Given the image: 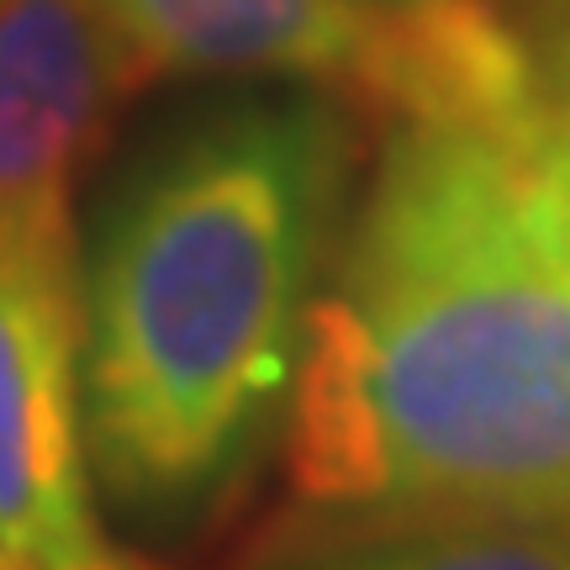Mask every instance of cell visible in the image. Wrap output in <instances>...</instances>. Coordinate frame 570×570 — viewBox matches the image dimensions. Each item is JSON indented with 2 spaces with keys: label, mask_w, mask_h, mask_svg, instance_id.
Returning a JSON list of instances; mask_svg holds the SVG:
<instances>
[{
  "label": "cell",
  "mask_w": 570,
  "mask_h": 570,
  "mask_svg": "<svg viewBox=\"0 0 570 570\" xmlns=\"http://www.w3.org/2000/svg\"><path fill=\"white\" fill-rule=\"evenodd\" d=\"M285 402L317 533L570 518V185L539 32L417 0Z\"/></svg>",
  "instance_id": "obj_1"
},
{
  "label": "cell",
  "mask_w": 570,
  "mask_h": 570,
  "mask_svg": "<svg viewBox=\"0 0 570 570\" xmlns=\"http://www.w3.org/2000/svg\"><path fill=\"white\" fill-rule=\"evenodd\" d=\"M348 159L327 101H248L169 132L117 185L85 259V444L122 512L190 518L265 444Z\"/></svg>",
  "instance_id": "obj_2"
},
{
  "label": "cell",
  "mask_w": 570,
  "mask_h": 570,
  "mask_svg": "<svg viewBox=\"0 0 570 570\" xmlns=\"http://www.w3.org/2000/svg\"><path fill=\"white\" fill-rule=\"evenodd\" d=\"M96 550L80 233L0 217V570H69Z\"/></svg>",
  "instance_id": "obj_3"
},
{
  "label": "cell",
  "mask_w": 570,
  "mask_h": 570,
  "mask_svg": "<svg viewBox=\"0 0 570 570\" xmlns=\"http://www.w3.org/2000/svg\"><path fill=\"white\" fill-rule=\"evenodd\" d=\"M138 85L254 75L323 85L375 117L407 53L412 0H101Z\"/></svg>",
  "instance_id": "obj_4"
},
{
  "label": "cell",
  "mask_w": 570,
  "mask_h": 570,
  "mask_svg": "<svg viewBox=\"0 0 570 570\" xmlns=\"http://www.w3.org/2000/svg\"><path fill=\"white\" fill-rule=\"evenodd\" d=\"M132 90L101 0H0V217L75 223V175Z\"/></svg>",
  "instance_id": "obj_5"
},
{
  "label": "cell",
  "mask_w": 570,
  "mask_h": 570,
  "mask_svg": "<svg viewBox=\"0 0 570 570\" xmlns=\"http://www.w3.org/2000/svg\"><path fill=\"white\" fill-rule=\"evenodd\" d=\"M285 570H570V518L323 533Z\"/></svg>",
  "instance_id": "obj_6"
},
{
  "label": "cell",
  "mask_w": 570,
  "mask_h": 570,
  "mask_svg": "<svg viewBox=\"0 0 570 570\" xmlns=\"http://www.w3.org/2000/svg\"><path fill=\"white\" fill-rule=\"evenodd\" d=\"M539 59H544V106H550V132L554 154L570 185V27L539 32Z\"/></svg>",
  "instance_id": "obj_7"
},
{
  "label": "cell",
  "mask_w": 570,
  "mask_h": 570,
  "mask_svg": "<svg viewBox=\"0 0 570 570\" xmlns=\"http://www.w3.org/2000/svg\"><path fill=\"white\" fill-rule=\"evenodd\" d=\"M69 570H154L142 554H117V550H96L90 560H80V566H69Z\"/></svg>",
  "instance_id": "obj_8"
}]
</instances>
